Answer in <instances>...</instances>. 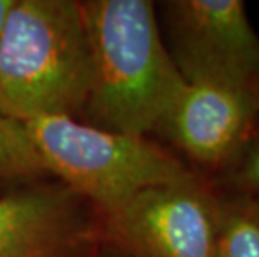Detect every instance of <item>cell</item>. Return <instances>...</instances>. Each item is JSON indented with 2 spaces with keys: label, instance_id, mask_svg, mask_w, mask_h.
I'll list each match as a JSON object with an SVG mask.
<instances>
[{
  "label": "cell",
  "instance_id": "6da1fadb",
  "mask_svg": "<svg viewBox=\"0 0 259 257\" xmlns=\"http://www.w3.org/2000/svg\"><path fill=\"white\" fill-rule=\"evenodd\" d=\"M91 50L85 106L120 134L149 137L186 85L170 59L149 0L80 2Z\"/></svg>",
  "mask_w": 259,
  "mask_h": 257
},
{
  "label": "cell",
  "instance_id": "7a4b0ae2",
  "mask_svg": "<svg viewBox=\"0 0 259 257\" xmlns=\"http://www.w3.org/2000/svg\"><path fill=\"white\" fill-rule=\"evenodd\" d=\"M91 50L75 0H14L0 29V111L27 122L85 106Z\"/></svg>",
  "mask_w": 259,
  "mask_h": 257
},
{
  "label": "cell",
  "instance_id": "3957f363",
  "mask_svg": "<svg viewBox=\"0 0 259 257\" xmlns=\"http://www.w3.org/2000/svg\"><path fill=\"white\" fill-rule=\"evenodd\" d=\"M46 172L94 202L102 214L157 185L178 182L194 169L149 137L120 134L49 116L22 122Z\"/></svg>",
  "mask_w": 259,
  "mask_h": 257
},
{
  "label": "cell",
  "instance_id": "277c9868",
  "mask_svg": "<svg viewBox=\"0 0 259 257\" xmlns=\"http://www.w3.org/2000/svg\"><path fill=\"white\" fill-rule=\"evenodd\" d=\"M161 32L186 84H218L259 94V35L241 0H167Z\"/></svg>",
  "mask_w": 259,
  "mask_h": 257
},
{
  "label": "cell",
  "instance_id": "5b68a950",
  "mask_svg": "<svg viewBox=\"0 0 259 257\" xmlns=\"http://www.w3.org/2000/svg\"><path fill=\"white\" fill-rule=\"evenodd\" d=\"M102 219L131 257H218L219 189L196 171L142 190Z\"/></svg>",
  "mask_w": 259,
  "mask_h": 257
},
{
  "label": "cell",
  "instance_id": "8992f818",
  "mask_svg": "<svg viewBox=\"0 0 259 257\" xmlns=\"http://www.w3.org/2000/svg\"><path fill=\"white\" fill-rule=\"evenodd\" d=\"M259 124V94L218 84H186L157 134L199 169L223 177Z\"/></svg>",
  "mask_w": 259,
  "mask_h": 257
},
{
  "label": "cell",
  "instance_id": "52a82bcc",
  "mask_svg": "<svg viewBox=\"0 0 259 257\" xmlns=\"http://www.w3.org/2000/svg\"><path fill=\"white\" fill-rule=\"evenodd\" d=\"M84 237L72 190L35 187L0 197V257H69Z\"/></svg>",
  "mask_w": 259,
  "mask_h": 257
},
{
  "label": "cell",
  "instance_id": "ba28073f",
  "mask_svg": "<svg viewBox=\"0 0 259 257\" xmlns=\"http://www.w3.org/2000/svg\"><path fill=\"white\" fill-rule=\"evenodd\" d=\"M218 189V257H259V199Z\"/></svg>",
  "mask_w": 259,
  "mask_h": 257
},
{
  "label": "cell",
  "instance_id": "9c48e42d",
  "mask_svg": "<svg viewBox=\"0 0 259 257\" xmlns=\"http://www.w3.org/2000/svg\"><path fill=\"white\" fill-rule=\"evenodd\" d=\"M44 172L24 124L0 111V180L29 179Z\"/></svg>",
  "mask_w": 259,
  "mask_h": 257
},
{
  "label": "cell",
  "instance_id": "30bf717a",
  "mask_svg": "<svg viewBox=\"0 0 259 257\" xmlns=\"http://www.w3.org/2000/svg\"><path fill=\"white\" fill-rule=\"evenodd\" d=\"M216 185L259 199V124L239 159L223 177L216 180Z\"/></svg>",
  "mask_w": 259,
  "mask_h": 257
},
{
  "label": "cell",
  "instance_id": "8fae6325",
  "mask_svg": "<svg viewBox=\"0 0 259 257\" xmlns=\"http://www.w3.org/2000/svg\"><path fill=\"white\" fill-rule=\"evenodd\" d=\"M14 0H0V29H2V24H4V19H5V14L7 10L10 9Z\"/></svg>",
  "mask_w": 259,
  "mask_h": 257
}]
</instances>
